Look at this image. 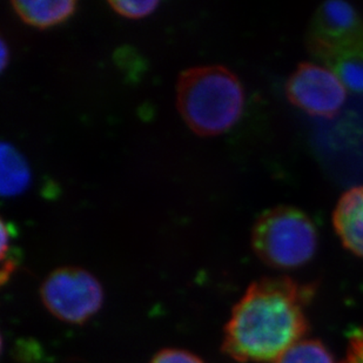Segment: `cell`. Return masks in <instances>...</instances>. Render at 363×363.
I'll use <instances>...</instances> for the list:
<instances>
[{
  "label": "cell",
  "mask_w": 363,
  "mask_h": 363,
  "mask_svg": "<svg viewBox=\"0 0 363 363\" xmlns=\"http://www.w3.org/2000/svg\"><path fill=\"white\" fill-rule=\"evenodd\" d=\"M312 293L284 277L253 282L225 327L223 353L238 362H275L307 333L305 309Z\"/></svg>",
  "instance_id": "6da1fadb"
},
{
  "label": "cell",
  "mask_w": 363,
  "mask_h": 363,
  "mask_svg": "<svg viewBox=\"0 0 363 363\" xmlns=\"http://www.w3.org/2000/svg\"><path fill=\"white\" fill-rule=\"evenodd\" d=\"M177 106L194 133L201 137L219 135L233 127L242 116V84L225 66L191 67L179 76Z\"/></svg>",
  "instance_id": "7a4b0ae2"
},
{
  "label": "cell",
  "mask_w": 363,
  "mask_h": 363,
  "mask_svg": "<svg viewBox=\"0 0 363 363\" xmlns=\"http://www.w3.org/2000/svg\"><path fill=\"white\" fill-rule=\"evenodd\" d=\"M252 247L271 267H301L315 255L318 233L306 213L291 206H279L257 218L252 230Z\"/></svg>",
  "instance_id": "3957f363"
},
{
  "label": "cell",
  "mask_w": 363,
  "mask_h": 363,
  "mask_svg": "<svg viewBox=\"0 0 363 363\" xmlns=\"http://www.w3.org/2000/svg\"><path fill=\"white\" fill-rule=\"evenodd\" d=\"M40 298L52 315L72 325H82L99 312L104 289L99 280L84 268H57L40 286Z\"/></svg>",
  "instance_id": "277c9868"
},
{
  "label": "cell",
  "mask_w": 363,
  "mask_h": 363,
  "mask_svg": "<svg viewBox=\"0 0 363 363\" xmlns=\"http://www.w3.org/2000/svg\"><path fill=\"white\" fill-rule=\"evenodd\" d=\"M308 48L323 62L348 52L363 51V19L350 4L325 1L313 14Z\"/></svg>",
  "instance_id": "5b68a950"
},
{
  "label": "cell",
  "mask_w": 363,
  "mask_h": 363,
  "mask_svg": "<svg viewBox=\"0 0 363 363\" xmlns=\"http://www.w3.org/2000/svg\"><path fill=\"white\" fill-rule=\"evenodd\" d=\"M286 96L294 106L313 117H335L346 101V87L332 69L302 62L286 84Z\"/></svg>",
  "instance_id": "8992f818"
},
{
  "label": "cell",
  "mask_w": 363,
  "mask_h": 363,
  "mask_svg": "<svg viewBox=\"0 0 363 363\" xmlns=\"http://www.w3.org/2000/svg\"><path fill=\"white\" fill-rule=\"evenodd\" d=\"M333 223L343 246L363 257V186L343 193L333 213Z\"/></svg>",
  "instance_id": "52a82bcc"
},
{
  "label": "cell",
  "mask_w": 363,
  "mask_h": 363,
  "mask_svg": "<svg viewBox=\"0 0 363 363\" xmlns=\"http://www.w3.org/2000/svg\"><path fill=\"white\" fill-rule=\"evenodd\" d=\"M11 5L21 21L38 28L60 24L77 9L73 0H13Z\"/></svg>",
  "instance_id": "ba28073f"
},
{
  "label": "cell",
  "mask_w": 363,
  "mask_h": 363,
  "mask_svg": "<svg viewBox=\"0 0 363 363\" xmlns=\"http://www.w3.org/2000/svg\"><path fill=\"white\" fill-rule=\"evenodd\" d=\"M0 168L1 196H18L28 189L31 182L28 162L12 145L5 141L0 148Z\"/></svg>",
  "instance_id": "9c48e42d"
},
{
  "label": "cell",
  "mask_w": 363,
  "mask_h": 363,
  "mask_svg": "<svg viewBox=\"0 0 363 363\" xmlns=\"http://www.w3.org/2000/svg\"><path fill=\"white\" fill-rule=\"evenodd\" d=\"M325 62L345 87L353 92L363 93V51L343 53Z\"/></svg>",
  "instance_id": "30bf717a"
},
{
  "label": "cell",
  "mask_w": 363,
  "mask_h": 363,
  "mask_svg": "<svg viewBox=\"0 0 363 363\" xmlns=\"http://www.w3.org/2000/svg\"><path fill=\"white\" fill-rule=\"evenodd\" d=\"M274 363H334V359L323 342L302 340L286 350Z\"/></svg>",
  "instance_id": "8fae6325"
},
{
  "label": "cell",
  "mask_w": 363,
  "mask_h": 363,
  "mask_svg": "<svg viewBox=\"0 0 363 363\" xmlns=\"http://www.w3.org/2000/svg\"><path fill=\"white\" fill-rule=\"evenodd\" d=\"M108 4L123 17L139 19L155 12L160 3L157 0H111Z\"/></svg>",
  "instance_id": "7c38bea8"
},
{
  "label": "cell",
  "mask_w": 363,
  "mask_h": 363,
  "mask_svg": "<svg viewBox=\"0 0 363 363\" xmlns=\"http://www.w3.org/2000/svg\"><path fill=\"white\" fill-rule=\"evenodd\" d=\"M151 363H203V361L189 350L166 348L155 354Z\"/></svg>",
  "instance_id": "4fadbf2b"
},
{
  "label": "cell",
  "mask_w": 363,
  "mask_h": 363,
  "mask_svg": "<svg viewBox=\"0 0 363 363\" xmlns=\"http://www.w3.org/2000/svg\"><path fill=\"white\" fill-rule=\"evenodd\" d=\"M342 363H363V325L350 335L347 357Z\"/></svg>",
  "instance_id": "5bb4252c"
},
{
  "label": "cell",
  "mask_w": 363,
  "mask_h": 363,
  "mask_svg": "<svg viewBox=\"0 0 363 363\" xmlns=\"http://www.w3.org/2000/svg\"><path fill=\"white\" fill-rule=\"evenodd\" d=\"M0 51H1V69H4L6 67L7 60H9V50H7V45L4 39H1Z\"/></svg>",
  "instance_id": "9a60e30c"
}]
</instances>
